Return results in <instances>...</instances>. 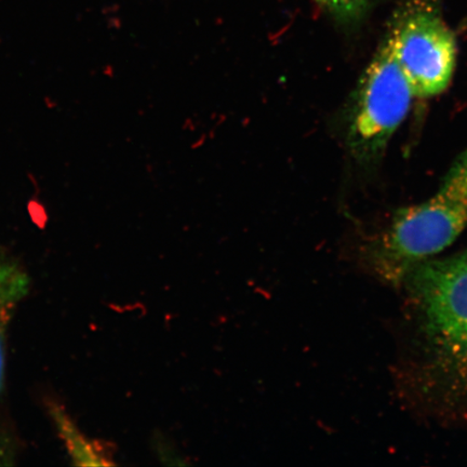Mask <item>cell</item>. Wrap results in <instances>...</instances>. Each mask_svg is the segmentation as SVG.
Masks as SVG:
<instances>
[{
	"mask_svg": "<svg viewBox=\"0 0 467 467\" xmlns=\"http://www.w3.org/2000/svg\"><path fill=\"white\" fill-rule=\"evenodd\" d=\"M405 288L422 375L447 400L467 404V250L414 266Z\"/></svg>",
	"mask_w": 467,
	"mask_h": 467,
	"instance_id": "6da1fadb",
	"label": "cell"
},
{
	"mask_svg": "<svg viewBox=\"0 0 467 467\" xmlns=\"http://www.w3.org/2000/svg\"><path fill=\"white\" fill-rule=\"evenodd\" d=\"M466 227L467 149L433 196L397 214L371 251L373 272L400 285L414 266L451 246Z\"/></svg>",
	"mask_w": 467,
	"mask_h": 467,
	"instance_id": "7a4b0ae2",
	"label": "cell"
},
{
	"mask_svg": "<svg viewBox=\"0 0 467 467\" xmlns=\"http://www.w3.org/2000/svg\"><path fill=\"white\" fill-rule=\"evenodd\" d=\"M414 98L410 81L384 37L350 103L347 139L356 159L371 161L383 154Z\"/></svg>",
	"mask_w": 467,
	"mask_h": 467,
	"instance_id": "3957f363",
	"label": "cell"
},
{
	"mask_svg": "<svg viewBox=\"0 0 467 467\" xmlns=\"http://www.w3.org/2000/svg\"><path fill=\"white\" fill-rule=\"evenodd\" d=\"M384 37L416 97H436L447 89L457 63V39L433 0H405Z\"/></svg>",
	"mask_w": 467,
	"mask_h": 467,
	"instance_id": "277c9868",
	"label": "cell"
},
{
	"mask_svg": "<svg viewBox=\"0 0 467 467\" xmlns=\"http://www.w3.org/2000/svg\"><path fill=\"white\" fill-rule=\"evenodd\" d=\"M29 289L31 277L26 267L9 251L0 247V399L5 389L9 326Z\"/></svg>",
	"mask_w": 467,
	"mask_h": 467,
	"instance_id": "5b68a950",
	"label": "cell"
},
{
	"mask_svg": "<svg viewBox=\"0 0 467 467\" xmlns=\"http://www.w3.org/2000/svg\"><path fill=\"white\" fill-rule=\"evenodd\" d=\"M49 414L57 434L66 446L75 465L109 466L114 465L112 454L103 443L91 441L80 431L72 418L64 409L56 404L49 406Z\"/></svg>",
	"mask_w": 467,
	"mask_h": 467,
	"instance_id": "8992f818",
	"label": "cell"
},
{
	"mask_svg": "<svg viewBox=\"0 0 467 467\" xmlns=\"http://www.w3.org/2000/svg\"><path fill=\"white\" fill-rule=\"evenodd\" d=\"M151 451L155 453V457L160 462L166 466H188L190 460L181 452L180 449L171 437L163 434L162 431H157L151 436L150 440Z\"/></svg>",
	"mask_w": 467,
	"mask_h": 467,
	"instance_id": "52a82bcc",
	"label": "cell"
},
{
	"mask_svg": "<svg viewBox=\"0 0 467 467\" xmlns=\"http://www.w3.org/2000/svg\"><path fill=\"white\" fill-rule=\"evenodd\" d=\"M315 3H317L321 8L325 9L327 5H328L329 0H314Z\"/></svg>",
	"mask_w": 467,
	"mask_h": 467,
	"instance_id": "ba28073f",
	"label": "cell"
}]
</instances>
